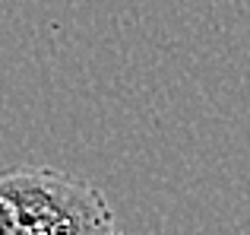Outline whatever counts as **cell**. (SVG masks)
<instances>
[{"label":"cell","instance_id":"obj_1","mask_svg":"<svg viewBox=\"0 0 250 235\" xmlns=\"http://www.w3.org/2000/svg\"><path fill=\"white\" fill-rule=\"evenodd\" d=\"M0 235H124L102 188L51 165H0Z\"/></svg>","mask_w":250,"mask_h":235}]
</instances>
